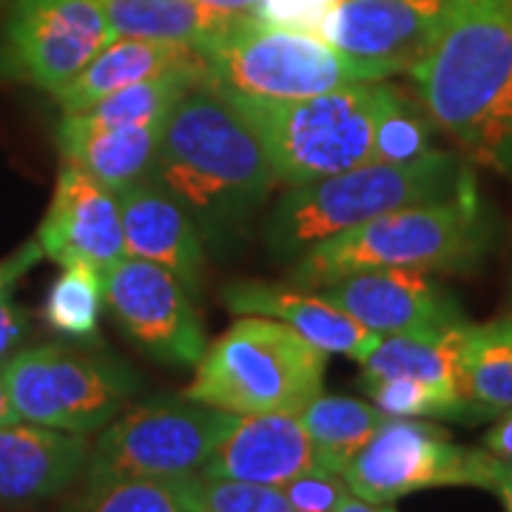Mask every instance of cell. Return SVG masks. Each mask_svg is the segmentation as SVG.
Returning a JSON list of instances; mask_svg holds the SVG:
<instances>
[{
	"instance_id": "17",
	"label": "cell",
	"mask_w": 512,
	"mask_h": 512,
	"mask_svg": "<svg viewBox=\"0 0 512 512\" xmlns=\"http://www.w3.org/2000/svg\"><path fill=\"white\" fill-rule=\"evenodd\" d=\"M126 256L154 262L177 276L191 293L200 291L205 242L191 214L154 180L117 191Z\"/></svg>"
},
{
	"instance_id": "7",
	"label": "cell",
	"mask_w": 512,
	"mask_h": 512,
	"mask_svg": "<svg viewBox=\"0 0 512 512\" xmlns=\"http://www.w3.org/2000/svg\"><path fill=\"white\" fill-rule=\"evenodd\" d=\"M205 86L254 100H302L350 83H370L325 37L239 18L200 49Z\"/></svg>"
},
{
	"instance_id": "9",
	"label": "cell",
	"mask_w": 512,
	"mask_h": 512,
	"mask_svg": "<svg viewBox=\"0 0 512 512\" xmlns=\"http://www.w3.org/2000/svg\"><path fill=\"white\" fill-rule=\"evenodd\" d=\"M3 370L20 421L80 436L100 433L140 387L123 362L66 345L18 350Z\"/></svg>"
},
{
	"instance_id": "25",
	"label": "cell",
	"mask_w": 512,
	"mask_h": 512,
	"mask_svg": "<svg viewBox=\"0 0 512 512\" xmlns=\"http://www.w3.org/2000/svg\"><path fill=\"white\" fill-rule=\"evenodd\" d=\"M461 367L470 402L498 416L512 410V316L464 328Z\"/></svg>"
},
{
	"instance_id": "4",
	"label": "cell",
	"mask_w": 512,
	"mask_h": 512,
	"mask_svg": "<svg viewBox=\"0 0 512 512\" xmlns=\"http://www.w3.org/2000/svg\"><path fill=\"white\" fill-rule=\"evenodd\" d=\"M473 180V171L453 151L430 148L407 163H365L305 185H288L265 220V242L279 259L305 254L379 214L416 202L453 197Z\"/></svg>"
},
{
	"instance_id": "36",
	"label": "cell",
	"mask_w": 512,
	"mask_h": 512,
	"mask_svg": "<svg viewBox=\"0 0 512 512\" xmlns=\"http://www.w3.org/2000/svg\"><path fill=\"white\" fill-rule=\"evenodd\" d=\"M484 450L495 456L498 461H507L512 464V410L498 413L493 421V427L484 433Z\"/></svg>"
},
{
	"instance_id": "20",
	"label": "cell",
	"mask_w": 512,
	"mask_h": 512,
	"mask_svg": "<svg viewBox=\"0 0 512 512\" xmlns=\"http://www.w3.org/2000/svg\"><path fill=\"white\" fill-rule=\"evenodd\" d=\"M163 126L103 123L86 111L63 114L55 128V143L66 163L83 168L109 191H120L146 180L154 168Z\"/></svg>"
},
{
	"instance_id": "27",
	"label": "cell",
	"mask_w": 512,
	"mask_h": 512,
	"mask_svg": "<svg viewBox=\"0 0 512 512\" xmlns=\"http://www.w3.org/2000/svg\"><path fill=\"white\" fill-rule=\"evenodd\" d=\"M194 86H205V69H177V72L157 74L114 92L106 100L86 111L103 123H131V126H163L171 109L183 100L185 92Z\"/></svg>"
},
{
	"instance_id": "33",
	"label": "cell",
	"mask_w": 512,
	"mask_h": 512,
	"mask_svg": "<svg viewBox=\"0 0 512 512\" xmlns=\"http://www.w3.org/2000/svg\"><path fill=\"white\" fill-rule=\"evenodd\" d=\"M333 0H259L254 18L265 26L319 35Z\"/></svg>"
},
{
	"instance_id": "24",
	"label": "cell",
	"mask_w": 512,
	"mask_h": 512,
	"mask_svg": "<svg viewBox=\"0 0 512 512\" xmlns=\"http://www.w3.org/2000/svg\"><path fill=\"white\" fill-rule=\"evenodd\" d=\"M299 419L308 430L316 467L342 476L387 416L373 402L319 393L299 410Z\"/></svg>"
},
{
	"instance_id": "34",
	"label": "cell",
	"mask_w": 512,
	"mask_h": 512,
	"mask_svg": "<svg viewBox=\"0 0 512 512\" xmlns=\"http://www.w3.org/2000/svg\"><path fill=\"white\" fill-rule=\"evenodd\" d=\"M29 333V311L20 308L12 293L0 296V362H6Z\"/></svg>"
},
{
	"instance_id": "13",
	"label": "cell",
	"mask_w": 512,
	"mask_h": 512,
	"mask_svg": "<svg viewBox=\"0 0 512 512\" xmlns=\"http://www.w3.org/2000/svg\"><path fill=\"white\" fill-rule=\"evenodd\" d=\"M456 6L458 0H339L322 20L319 37L365 80H387L419 63Z\"/></svg>"
},
{
	"instance_id": "15",
	"label": "cell",
	"mask_w": 512,
	"mask_h": 512,
	"mask_svg": "<svg viewBox=\"0 0 512 512\" xmlns=\"http://www.w3.org/2000/svg\"><path fill=\"white\" fill-rule=\"evenodd\" d=\"M35 239L43 256L63 268L74 262H89L100 271L109 268L126 256L117 194L83 168L66 163L57 174L55 194Z\"/></svg>"
},
{
	"instance_id": "23",
	"label": "cell",
	"mask_w": 512,
	"mask_h": 512,
	"mask_svg": "<svg viewBox=\"0 0 512 512\" xmlns=\"http://www.w3.org/2000/svg\"><path fill=\"white\" fill-rule=\"evenodd\" d=\"M117 37L202 46L228 32L245 15H225L197 0H97Z\"/></svg>"
},
{
	"instance_id": "35",
	"label": "cell",
	"mask_w": 512,
	"mask_h": 512,
	"mask_svg": "<svg viewBox=\"0 0 512 512\" xmlns=\"http://www.w3.org/2000/svg\"><path fill=\"white\" fill-rule=\"evenodd\" d=\"M40 259H43V248H40V242H37V239L23 242L15 254L6 256V259L0 262V296H6V293L15 291V285H18L20 279L35 268Z\"/></svg>"
},
{
	"instance_id": "18",
	"label": "cell",
	"mask_w": 512,
	"mask_h": 512,
	"mask_svg": "<svg viewBox=\"0 0 512 512\" xmlns=\"http://www.w3.org/2000/svg\"><path fill=\"white\" fill-rule=\"evenodd\" d=\"M311 467H316L313 447L299 413L279 410L239 416L231 433L202 464L200 473L285 487Z\"/></svg>"
},
{
	"instance_id": "31",
	"label": "cell",
	"mask_w": 512,
	"mask_h": 512,
	"mask_svg": "<svg viewBox=\"0 0 512 512\" xmlns=\"http://www.w3.org/2000/svg\"><path fill=\"white\" fill-rule=\"evenodd\" d=\"M430 114L419 100L413 103L399 89H393L384 103L376 137H373V160L376 163H407L430 151Z\"/></svg>"
},
{
	"instance_id": "3",
	"label": "cell",
	"mask_w": 512,
	"mask_h": 512,
	"mask_svg": "<svg viewBox=\"0 0 512 512\" xmlns=\"http://www.w3.org/2000/svg\"><path fill=\"white\" fill-rule=\"evenodd\" d=\"M490 242L487 208L476 183L453 197L379 214L308 248L293 265L299 288H322L359 271H467Z\"/></svg>"
},
{
	"instance_id": "2",
	"label": "cell",
	"mask_w": 512,
	"mask_h": 512,
	"mask_svg": "<svg viewBox=\"0 0 512 512\" xmlns=\"http://www.w3.org/2000/svg\"><path fill=\"white\" fill-rule=\"evenodd\" d=\"M407 74L430 120L473 163L512 177V0H458Z\"/></svg>"
},
{
	"instance_id": "26",
	"label": "cell",
	"mask_w": 512,
	"mask_h": 512,
	"mask_svg": "<svg viewBox=\"0 0 512 512\" xmlns=\"http://www.w3.org/2000/svg\"><path fill=\"white\" fill-rule=\"evenodd\" d=\"M367 399L393 419H458L476 424L490 419L478 404L464 399L456 390L436 384L404 379V376H362Z\"/></svg>"
},
{
	"instance_id": "42",
	"label": "cell",
	"mask_w": 512,
	"mask_h": 512,
	"mask_svg": "<svg viewBox=\"0 0 512 512\" xmlns=\"http://www.w3.org/2000/svg\"><path fill=\"white\" fill-rule=\"evenodd\" d=\"M333 3H339V0H333Z\"/></svg>"
},
{
	"instance_id": "14",
	"label": "cell",
	"mask_w": 512,
	"mask_h": 512,
	"mask_svg": "<svg viewBox=\"0 0 512 512\" xmlns=\"http://www.w3.org/2000/svg\"><path fill=\"white\" fill-rule=\"evenodd\" d=\"M319 293L376 336L467 325L456 296L427 271H359L322 285Z\"/></svg>"
},
{
	"instance_id": "1",
	"label": "cell",
	"mask_w": 512,
	"mask_h": 512,
	"mask_svg": "<svg viewBox=\"0 0 512 512\" xmlns=\"http://www.w3.org/2000/svg\"><path fill=\"white\" fill-rule=\"evenodd\" d=\"M148 180L191 214L202 242L237 237L279 183L265 148L234 109L208 86H194L165 117Z\"/></svg>"
},
{
	"instance_id": "40",
	"label": "cell",
	"mask_w": 512,
	"mask_h": 512,
	"mask_svg": "<svg viewBox=\"0 0 512 512\" xmlns=\"http://www.w3.org/2000/svg\"><path fill=\"white\" fill-rule=\"evenodd\" d=\"M339 512H396L390 504H373V501H365V498H359V495L350 493L345 498V504L339 507Z\"/></svg>"
},
{
	"instance_id": "5",
	"label": "cell",
	"mask_w": 512,
	"mask_h": 512,
	"mask_svg": "<svg viewBox=\"0 0 512 512\" xmlns=\"http://www.w3.org/2000/svg\"><path fill=\"white\" fill-rule=\"evenodd\" d=\"M393 86L350 83L302 100L222 94L254 128L279 183L305 185L373 163V137Z\"/></svg>"
},
{
	"instance_id": "38",
	"label": "cell",
	"mask_w": 512,
	"mask_h": 512,
	"mask_svg": "<svg viewBox=\"0 0 512 512\" xmlns=\"http://www.w3.org/2000/svg\"><path fill=\"white\" fill-rule=\"evenodd\" d=\"M197 3L214 12H225V15H254L259 0H197Z\"/></svg>"
},
{
	"instance_id": "8",
	"label": "cell",
	"mask_w": 512,
	"mask_h": 512,
	"mask_svg": "<svg viewBox=\"0 0 512 512\" xmlns=\"http://www.w3.org/2000/svg\"><path fill=\"white\" fill-rule=\"evenodd\" d=\"M237 419L234 413L185 396L134 404L97 433L83 478L171 481L197 473Z\"/></svg>"
},
{
	"instance_id": "30",
	"label": "cell",
	"mask_w": 512,
	"mask_h": 512,
	"mask_svg": "<svg viewBox=\"0 0 512 512\" xmlns=\"http://www.w3.org/2000/svg\"><path fill=\"white\" fill-rule=\"evenodd\" d=\"M60 512H188L168 481L83 478L80 493Z\"/></svg>"
},
{
	"instance_id": "39",
	"label": "cell",
	"mask_w": 512,
	"mask_h": 512,
	"mask_svg": "<svg viewBox=\"0 0 512 512\" xmlns=\"http://www.w3.org/2000/svg\"><path fill=\"white\" fill-rule=\"evenodd\" d=\"M18 413H15V404H12V396H9V387H6V370H3V362H0V427L6 424H15Z\"/></svg>"
},
{
	"instance_id": "28",
	"label": "cell",
	"mask_w": 512,
	"mask_h": 512,
	"mask_svg": "<svg viewBox=\"0 0 512 512\" xmlns=\"http://www.w3.org/2000/svg\"><path fill=\"white\" fill-rule=\"evenodd\" d=\"M106 308L103 274L89 262L66 265L49 288L43 319L46 325L72 339H89L100 325V313Z\"/></svg>"
},
{
	"instance_id": "16",
	"label": "cell",
	"mask_w": 512,
	"mask_h": 512,
	"mask_svg": "<svg viewBox=\"0 0 512 512\" xmlns=\"http://www.w3.org/2000/svg\"><path fill=\"white\" fill-rule=\"evenodd\" d=\"M89 436L29 421L0 427V504L26 507L57 498L86 476Z\"/></svg>"
},
{
	"instance_id": "12",
	"label": "cell",
	"mask_w": 512,
	"mask_h": 512,
	"mask_svg": "<svg viewBox=\"0 0 512 512\" xmlns=\"http://www.w3.org/2000/svg\"><path fill=\"white\" fill-rule=\"evenodd\" d=\"M103 274L106 308L120 328L165 365L194 367L208 348L194 293L154 262L120 256Z\"/></svg>"
},
{
	"instance_id": "21",
	"label": "cell",
	"mask_w": 512,
	"mask_h": 512,
	"mask_svg": "<svg viewBox=\"0 0 512 512\" xmlns=\"http://www.w3.org/2000/svg\"><path fill=\"white\" fill-rule=\"evenodd\" d=\"M177 69H205V60L194 46L183 43L117 37L72 83L57 89L55 100L63 114L89 111L114 92H123L140 80Z\"/></svg>"
},
{
	"instance_id": "32",
	"label": "cell",
	"mask_w": 512,
	"mask_h": 512,
	"mask_svg": "<svg viewBox=\"0 0 512 512\" xmlns=\"http://www.w3.org/2000/svg\"><path fill=\"white\" fill-rule=\"evenodd\" d=\"M293 512H339L350 495L345 478L322 467H311L282 487Z\"/></svg>"
},
{
	"instance_id": "19",
	"label": "cell",
	"mask_w": 512,
	"mask_h": 512,
	"mask_svg": "<svg viewBox=\"0 0 512 512\" xmlns=\"http://www.w3.org/2000/svg\"><path fill=\"white\" fill-rule=\"evenodd\" d=\"M225 308L237 316H268L296 330L325 353H339L356 362H365L370 350L382 342V336L365 330L348 313L330 305L322 293L308 288H285L265 282H234L222 291Z\"/></svg>"
},
{
	"instance_id": "6",
	"label": "cell",
	"mask_w": 512,
	"mask_h": 512,
	"mask_svg": "<svg viewBox=\"0 0 512 512\" xmlns=\"http://www.w3.org/2000/svg\"><path fill=\"white\" fill-rule=\"evenodd\" d=\"M328 353L268 316H237L194 365L185 399L234 416L299 413L322 393Z\"/></svg>"
},
{
	"instance_id": "11",
	"label": "cell",
	"mask_w": 512,
	"mask_h": 512,
	"mask_svg": "<svg viewBox=\"0 0 512 512\" xmlns=\"http://www.w3.org/2000/svg\"><path fill=\"white\" fill-rule=\"evenodd\" d=\"M111 40L97 0H15L0 43V77L55 94Z\"/></svg>"
},
{
	"instance_id": "22",
	"label": "cell",
	"mask_w": 512,
	"mask_h": 512,
	"mask_svg": "<svg viewBox=\"0 0 512 512\" xmlns=\"http://www.w3.org/2000/svg\"><path fill=\"white\" fill-rule=\"evenodd\" d=\"M467 325L382 336V342L367 353L365 362H359L362 376L419 379V382L456 390L464 399H470L464 384V367H461V345Z\"/></svg>"
},
{
	"instance_id": "37",
	"label": "cell",
	"mask_w": 512,
	"mask_h": 512,
	"mask_svg": "<svg viewBox=\"0 0 512 512\" xmlns=\"http://www.w3.org/2000/svg\"><path fill=\"white\" fill-rule=\"evenodd\" d=\"M493 493L504 501L507 512H512V464H507V461H498Z\"/></svg>"
},
{
	"instance_id": "10",
	"label": "cell",
	"mask_w": 512,
	"mask_h": 512,
	"mask_svg": "<svg viewBox=\"0 0 512 512\" xmlns=\"http://www.w3.org/2000/svg\"><path fill=\"white\" fill-rule=\"evenodd\" d=\"M495 470L498 458L484 447H461L439 424L387 416L342 478L353 495L373 504H393L433 487H478L493 493Z\"/></svg>"
},
{
	"instance_id": "41",
	"label": "cell",
	"mask_w": 512,
	"mask_h": 512,
	"mask_svg": "<svg viewBox=\"0 0 512 512\" xmlns=\"http://www.w3.org/2000/svg\"><path fill=\"white\" fill-rule=\"evenodd\" d=\"M510 316H512V282H510Z\"/></svg>"
},
{
	"instance_id": "29",
	"label": "cell",
	"mask_w": 512,
	"mask_h": 512,
	"mask_svg": "<svg viewBox=\"0 0 512 512\" xmlns=\"http://www.w3.org/2000/svg\"><path fill=\"white\" fill-rule=\"evenodd\" d=\"M168 484L188 512H293L282 487L205 476L200 470L171 478Z\"/></svg>"
}]
</instances>
